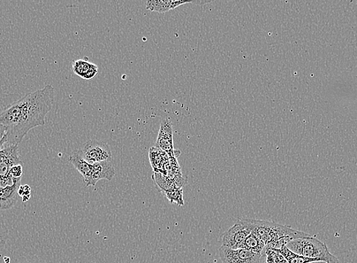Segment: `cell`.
<instances>
[{
    "mask_svg": "<svg viewBox=\"0 0 357 263\" xmlns=\"http://www.w3.org/2000/svg\"><path fill=\"white\" fill-rule=\"evenodd\" d=\"M55 91L52 85H47L30 92L0 113V124L6 130L5 148L19 146L29 130L45 125L46 115L55 103Z\"/></svg>",
    "mask_w": 357,
    "mask_h": 263,
    "instance_id": "obj_1",
    "label": "cell"
},
{
    "mask_svg": "<svg viewBox=\"0 0 357 263\" xmlns=\"http://www.w3.org/2000/svg\"><path fill=\"white\" fill-rule=\"evenodd\" d=\"M253 233L262 239L266 247L279 250L294 239L311 237L305 232L293 229L280 224L252 219Z\"/></svg>",
    "mask_w": 357,
    "mask_h": 263,
    "instance_id": "obj_2",
    "label": "cell"
},
{
    "mask_svg": "<svg viewBox=\"0 0 357 263\" xmlns=\"http://www.w3.org/2000/svg\"><path fill=\"white\" fill-rule=\"evenodd\" d=\"M286 246L291 251L304 257L326 263H340L338 259L329 252L326 244L316 237L294 239L288 242Z\"/></svg>",
    "mask_w": 357,
    "mask_h": 263,
    "instance_id": "obj_3",
    "label": "cell"
},
{
    "mask_svg": "<svg viewBox=\"0 0 357 263\" xmlns=\"http://www.w3.org/2000/svg\"><path fill=\"white\" fill-rule=\"evenodd\" d=\"M17 165H23L19 157L18 145L0 150V187L9 186L13 184L11 170Z\"/></svg>",
    "mask_w": 357,
    "mask_h": 263,
    "instance_id": "obj_4",
    "label": "cell"
},
{
    "mask_svg": "<svg viewBox=\"0 0 357 263\" xmlns=\"http://www.w3.org/2000/svg\"><path fill=\"white\" fill-rule=\"evenodd\" d=\"M252 219H240L222 235V246L231 249H239L247 236L252 233Z\"/></svg>",
    "mask_w": 357,
    "mask_h": 263,
    "instance_id": "obj_5",
    "label": "cell"
},
{
    "mask_svg": "<svg viewBox=\"0 0 357 263\" xmlns=\"http://www.w3.org/2000/svg\"><path fill=\"white\" fill-rule=\"evenodd\" d=\"M82 156L90 164L102 162H111L113 154L110 146L103 142L91 140L84 144Z\"/></svg>",
    "mask_w": 357,
    "mask_h": 263,
    "instance_id": "obj_6",
    "label": "cell"
},
{
    "mask_svg": "<svg viewBox=\"0 0 357 263\" xmlns=\"http://www.w3.org/2000/svg\"><path fill=\"white\" fill-rule=\"evenodd\" d=\"M220 257L223 263H260L262 255L244 249H231L220 246Z\"/></svg>",
    "mask_w": 357,
    "mask_h": 263,
    "instance_id": "obj_7",
    "label": "cell"
},
{
    "mask_svg": "<svg viewBox=\"0 0 357 263\" xmlns=\"http://www.w3.org/2000/svg\"><path fill=\"white\" fill-rule=\"evenodd\" d=\"M155 148L166 153L170 158L177 157L180 155V151L173 149V127L168 119H164L161 123Z\"/></svg>",
    "mask_w": 357,
    "mask_h": 263,
    "instance_id": "obj_8",
    "label": "cell"
},
{
    "mask_svg": "<svg viewBox=\"0 0 357 263\" xmlns=\"http://www.w3.org/2000/svg\"><path fill=\"white\" fill-rule=\"evenodd\" d=\"M22 177H12V185L0 187V211L10 210L17 204Z\"/></svg>",
    "mask_w": 357,
    "mask_h": 263,
    "instance_id": "obj_9",
    "label": "cell"
},
{
    "mask_svg": "<svg viewBox=\"0 0 357 263\" xmlns=\"http://www.w3.org/2000/svg\"><path fill=\"white\" fill-rule=\"evenodd\" d=\"M115 169L111 162H97L91 166V173L88 181L86 183V186H95L96 184L102 179L111 181L115 175Z\"/></svg>",
    "mask_w": 357,
    "mask_h": 263,
    "instance_id": "obj_10",
    "label": "cell"
},
{
    "mask_svg": "<svg viewBox=\"0 0 357 263\" xmlns=\"http://www.w3.org/2000/svg\"><path fill=\"white\" fill-rule=\"evenodd\" d=\"M73 72L83 79L90 80L97 75L98 67L90 63L88 58H85L73 61Z\"/></svg>",
    "mask_w": 357,
    "mask_h": 263,
    "instance_id": "obj_11",
    "label": "cell"
},
{
    "mask_svg": "<svg viewBox=\"0 0 357 263\" xmlns=\"http://www.w3.org/2000/svg\"><path fill=\"white\" fill-rule=\"evenodd\" d=\"M191 1H181V0H148L146 3V9L151 12L164 13L176 9L177 7Z\"/></svg>",
    "mask_w": 357,
    "mask_h": 263,
    "instance_id": "obj_12",
    "label": "cell"
},
{
    "mask_svg": "<svg viewBox=\"0 0 357 263\" xmlns=\"http://www.w3.org/2000/svg\"><path fill=\"white\" fill-rule=\"evenodd\" d=\"M70 162L81 175L85 184L87 183L90 175L91 166H93V164H90L89 162L83 157L81 150H75L70 157Z\"/></svg>",
    "mask_w": 357,
    "mask_h": 263,
    "instance_id": "obj_13",
    "label": "cell"
},
{
    "mask_svg": "<svg viewBox=\"0 0 357 263\" xmlns=\"http://www.w3.org/2000/svg\"><path fill=\"white\" fill-rule=\"evenodd\" d=\"M149 153L151 164L155 173H162L165 165L170 161L168 155L155 146L150 149Z\"/></svg>",
    "mask_w": 357,
    "mask_h": 263,
    "instance_id": "obj_14",
    "label": "cell"
},
{
    "mask_svg": "<svg viewBox=\"0 0 357 263\" xmlns=\"http://www.w3.org/2000/svg\"><path fill=\"white\" fill-rule=\"evenodd\" d=\"M264 249L265 244L253 232L247 236L239 247V249H244L260 255L262 254Z\"/></svg>",
    "mask_w": 357,
    "mask_h": 263,
    "instance_id": "obj_15",
    "label": "cell"
},
{
    "mask_svg": "<svg viewBox=\"0 0 357 263\" xmlns=\"http://www.w3.org/2000/svg\"><path fill=\"white\" fill-rule=\"evenodd\" d=\"M278 251L285 258L287 263H311L318 262L316 260L300 256V255L294 253L289 250L286 246L281 247Z\"/></svg>",
    "mask_w": 357,
    "mask_h": 263,
    "instance_id": "obj_16",
    "label": "cell"
},
{
    "mask_svg": "<svg viewBox=\"0 0 357 263\" xmlns=\"http://www.w3.org/2000/svg\"><path fill=\"white\" fill-rule=\"evenodd\" d=\"M153 179L157 184V186L164 192L177 188L173 180L169 176L162 173H155Z\"/></svg>",
    "mask_w": 357,
    "mask_h": 263,
    "instance_id": "obj_17",
    "label": "cell"
},
{
    "mask_svg": "<svg viewBox=\"0 0 357 263\" xmlns=\"http://www.w3.org/2000/svg\"><path fill=\"white\" fill-rule=\"evenodd\" d=\"M166 197L168 199L171 204L176 203L182 206L184 205V190L182 188H175L164 192Z\"/></svg>",
    "mask_w": 357,
    "mask_h": 263,
    "instance_id": "obj_18",
    "label": "cell"
},
{
    "mask_svg": "<svg viewBox=\"0 0 357 263\" xmlns=\"http://www.w3.org/2000/svg\"><path fill=\"white\" fill-rule=\"evenodd\" d=\"M9 237V230L5 225L4 220L1 214H0V247H3Z\"/></svg>",
    "mask_w": 357,
    "mask_h": 263,
    "instance_id": "obj_19",
    "label": "cell"
},
{
    "mask_svg": "<svg viewBox=\"0 0 357 263\" xmlns=\"http://www.w3.org/2000/svg\"><path fill=\"white\" fill-rule=\"evenodd\" d=\"M260 263H275L271 250L269 249L268 247L265 246V249L262 254Z\"/></svg>",
    "mask_w": 357,
    "mask_h": 263,
    "instance_id": "obj_20",
    "label": "cell"
},
{
    "mask_svg": "<svg viewBox=\"0 0 357 263\" xmlns=\"http://www.w3.org/2000/svg\"><path fill=\"white\" fill-rule=\"evenodd\" d=\"M268 249H269V247H268ZM269 249L271 250V254H272V256L273 258V261H275V263H287L285 258L282 256V255H281L278 252V250L271 249Z\"/></svg>",
    "mask_w": 357,
    "mask_h": 263,
    "instance_id": "obj_21",
    "label": "cell"
},
{
    "mask_svg": "<svg viewBox=\"0 0 357 263\" xmlns=\"http://www.w3.org/2000/svg\"><path fill=\"white\" fill-rule=\"evenodd\" d=\"M30 192H32V188H30L28 185H23V186H20L18 193L19 196L21 197H30Z\"/></svg>",
    "mask_w": 357,
    "mask_h": 263,
    "instance_id": "obj_22",
    "label": "cell"
},
{
    "mask_svg": "<svg viewBox=\"0 0 357 263\" xmlns=\"http://www.w3.org/2000/svg\"><path fill=\"white\" fill-rule=\"evenodd\" d=\"M23 173V165L14 166L11 170V175L12 177H21Z\"/></svg>",
    "mask_w": 357,
    "mask_h": 263,
    "instance_id": "obj_23",
    "label": "cell"
},
{
    "mask_svg": "<svg viewBox=\"0 0 357 263\" xmlns=\"http://www.w3.org/2000/svg\"><path fill=\"white\" fill-rule=\"evenodd\" d=\"M6 143V130L4 127L0 124V150L5 148Z\"/></svg>",
    "mask_w": 357,
    "mask_h": 263,
    "instance_id": "obj_24",
    "label": "cell"
},
{
    "mask_svg": "<svg viewBox=\"0 0 357 263\" xmlns=\"http://www.w3.org/2000/svg\"><path fill=\"white\" fill-rule=\"evenodd\" d=\"M10 260L9 257H4L5 263H10Z\"/></svg>",
    "mask_w": 357,
    "mask_h": 263,
    "instance_id": "obj_25",
    "label": "cell"
}]
</instances>
